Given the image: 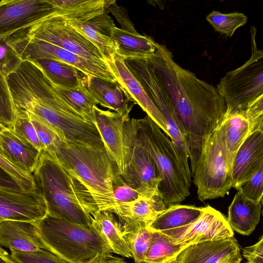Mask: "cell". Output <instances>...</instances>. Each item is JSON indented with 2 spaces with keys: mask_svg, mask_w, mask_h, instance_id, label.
Returning <instances> with one entry per match:
<instances>
[{
  "mask_svg": "<svg viewBox=\"0 0 263 263\" xmlns=\"http://www.w3.org/2000/svg\"><path fill=\"white\" fill-rule=\"evenodd\" d=\"M228 160L232 169L234 157L241 145L254 131L243 110L224 112L222 119Z\"/></svg>",
  "mask_w": 263,
  "mask_h": 263,
  "instance_id": "obj_26",
  "label": "cell"
},
{
  "mask_svg": "<svg viewBox=\"0 0 263 263\" xmlns=\"http://www.w3.org/2000/svg\"><path fill=\"white\" fill-rule=\"evenodd\" d=\"M138 137L158 170V192L166 205L184 200L190 195V181L169 137L147 115L138 119Z\"/></svg>",
  "mask_w": 263,
  "mask_h": 263,
  "instance_id": "obj_4",
  "label": "cell"
},
{
  "mask_svg": "<svg viewBox=\"0 0 263 263\" xmlns=\"http://www.w3.org/2000/svg\"><path fill=\"white\" fill-rule=\"evenodd\" d=\"M6 128L4 125H3L1 123H0V132H2L3 129Z\"/></svg>",
  "mask_w": 263,
  "mask_h": 263,
  "instance_id": "obj_48",
  "label": "cell"
},
{
  "mask_svg": "<svg viewBox=\"0 0 263 263\" xmlns=\"http://www.w3.org/2000/svg\"><path fill=\"white\" fill-rule=\"evenodd\" d=\"M263 166V132L250 135L237 152L232 166L233 187L250 179Z\"/></svg>",
  "mask_w": 263,
  "mask_h": 263,
  "instance_id": "obj_18",
  "label": "cell"
},
{
  "mask_svg": "<svg viewBox=\"0 0 263 263\" xmlns=\"http://www.w3.org/2000/svg\"><path fill=\"white\" fill-rule=\"evenodd\" d=\"M112 38L117 54L125 59H145L155 53L158 43L152 37L115 27Z\"/></svg>",
  "mask_w": 263,
  "mask_h": 263,
  "instance_id": "obj_25",
  "label": "cell"
},
{
  "mask_svg": "<svg viewBox=\"0 0 263 263\" xmlns=\"http://www.w3.org/2000/svg\"><path fill=\"white\" fill-rule=\"evenodd\" d=\"M23 61L51 59L70 65L86 77L92 76L112 82H117L109 66L102 65L49 42L22 35L14 34L6 41Z\"/></svg>",
  "mask_w": 263,
  "mask_h": 263,
  "instance_id": "obj_10",
  "label": "cell"
},
{
  "mask_svg": "<svg viewBox=\"0 0 263 263\" xmlns=\"http://www.w3.org/2000/svg\"><path fill=\"white\" fill-rule=\"evenodd\" d=\"M165 263H176V259H173V260H172L169 261H168V262H165Z\"/></svg>",
  "mask_w": 263,
  "mask_h": 263,
  "instance_id": "obj_49",
  "label": "cell"
},
{
  "mask_svg": "<svg viewBox=\"0 0 263 263\" xmlns=\"http://www.w3.org/2000/svg\"><path fill=\"white\" fill-rule=\"evenodd\" d=\"M151 231L149 247L143 263H165L175 259L190 245L175 243L162 232Z\"/></svg>",
  "mask_w": 263,
  "mask_h": 263,
  "instance_id": "obj_30",
  "label": "cell"
},
{
  "mask_svg": "<svg viewBox=\"0 0 263 263\" xmlns=\"http://www.w3.org/2000/svg\"><path fill=\"white\" fill-rule=\"evenodd\" d=\"M256 32L255 27H252L250 59L240 67L227 72L217 85L226 103V112L244 110L263 95V51L257 48Z\"/></svg>",
  "mask_w": 263,
  "mask_h": 263,
  "instance_id": "obj_7",
  "label": "cell"
},
{
  "mask_svg": "<svg viewBox=\"0 0 263 263\" xmlns=\"http://www.w3.org/2000/svg\"><path fill=\"white\" fill-rule=\"evenodd\" d=\"M125 173L122 178L133 187L147 196L159 193L160 177L157 165L138 135V119L124 123Z\"/></svg>",
  "mask_w": 263,
  "mask_h": 263,
  "instance_id": "obj_9",
  "label": "cell"
},
{
  "mask_svg": "<svg viewBox=\"0 0 263 263\" xmlns=\"http://www.w3.org/2000/svg\"><path fill=\"white\" fill-rule=\"evenodd\" d=\"M112 1L52 0L55 14L68 21L86 22L107 9Z\"/></svg>",
  "mask_w": 263,
  "mask_h": 263,
  "instance_id": "obj_28",
  "label": "cell"
},
{
  "mask_svg": "<svg viewBox=\"0 0 263 263\" xmlns=\"http://www.w3.org/2000/svg\"><path fill=\"white\" fill-rule=\"evenodd\" d=\"M16 33L49 42L94 63L109 66L97 47L55 12Z\"/></svg>",
  "mask_w": 263,
  "mask_h": 263,
  "instance_id": "obj_8",
  "label": "cell"
},
{
  "mask_svg": "<svg viewBox=\"0 0 263 263\" xmlns=\"http://www.w3.org/2000/svg\"><path fill=\"white\" fill-rule=\"evenodd\" d=\"M112 187L116 205L134 201L142 196H152L145 195L127 183L117 170H115L114 174Z\"/></svg>",
  "mask_w": 263,
  "mask_h": 263,
  "instance_id": "obj_37",
  "label": "cell"
},
{
  "mask_svg": "<svg viewBox=\"0 0 263 263\" xmlns=\"http://www.w3.org/2000/svg\"><path fill=\"white\" fill-rule=\"evenodd\" d=\"M56 11L52 0L1 1L0 42Z\"/></svg>",
  "mask_w": 263,
  "mask_h": 263,
  "instance_id": "obj_11",
  "label": "cell"
},
{
  "mask_svg": "<svg viewBox=\"0 0 263 263\" xmlns=\"http://www.w3.org/2000/svg\"><path fill=\"white\" fill-rule=\"evenodd\" d=\"M34 222L45 250L69 263H87L100 254L113 253L92 228L48 214Z\"/></svg>",
  "mask_w": 263,
  "mask_h": 263,
  "instance_id": "obj_5",
  "label": "cell"
},
{
  "mask_svg": "<svg viewBox=\"0 0 263 263\" xmlns=\"http://www.w3.org/2000/svg\"><path fill=\"white\" fill-rule=\"evenodd\" d=\"M206 20L215 31L231 37L237 29L247 23L248 17L241 12L223 13L214 10L206 15Z\"/></svg>",
  "mask_w": 263,
  "mask_h": 263,
  "instance_id": "obj_32",
  "label": "cell"
},
{
  "mask_svg": "<svg viewBox=\"0 0 263 263\" xmlns=\"http://www.w3.org/2000/svg\"><path fill=\"white\" fill-rule=\"evenodd\" d=\"M242 258L238 243L232 237L191 244L176 257V263H236Z\"/></svg>",
  "mask_w": 263,
  "mask_h": 263,
  "instance_id": "obj_14",
  "label": "cell"
},
{
  "mask_svg": "<svg viewBox=\"0 0 263 263\" xmlns=\"http://www.w3.org/2000/svg\"><path fill=\"white\" fill-rule=\"evenodd\" d=\"M204 207L175 204L159 215L148 226L151 231L162 232L187 226L202 214Z\"/></svg>",
  "mask_w": 263,
  "mask_h": 263,
  "instance_id": "obj_27",
  "label": "cell"
},
{
  "mask_svg": "<svg viewBox=\"0 0 263 263\" xmlns=\"http://www.w3.org/2000/svg\"><path fill=\"white\" fill-rule=\"evenodd\" d=\"M145 59L160 79L182 122L193 174L204 140L223 117L224 100L217 88L178 65L165 46L158 43L154 54Z\"/></svg>",
  "mask_w": 263,
  "mask_h": 263,
  "instance_id": "obj_1",
  "label": "cell"
},
{
  "mask_svg": "<svg viewBox=\"0 0 263 263\" xmlns=\"http://www.w3.org/2000/svg\"><path fill=\"white\" fill-rule=\"evenodd\" d=\"M242 254L246 263H263V237L256 243L245 248Z\"/></svg>",
  "mask_w": 263,
  "mask_h": 263,
  "instance_id": "obj_44",
  "label": "cell"
},
{
  "mask_svg": "<svg viewBox=\"0 0 263 263\" xmlns=\"http://www.w3.org/2000/svg\"><path fill=\"white\" fill-rule=\"evenodd\" d=\"M192 175L201 201L223 197L233 187L222 120L204 140Z\"/></svg>",
  "mask_w": 263,
  "mask_h": 263,
  "instance_id": "obj_6",
  "label": "cell"
},
{
  "mask_svg": "<svg viewBox=\"0 0 263 263\" xmlns=\"http://www.w3.org/2000/svg\"><path fill=\"white\" fill-rule=\"evenodd\" d=\"M26 114L28 115L35 129L44 151L50 154L53 153L61 141L56 132L51 126L37 117L30 114Z\"/></svg>",
  "mask_w": 263,
  "mask_h": 263,
  "instance_id": "obj_36",
  "label": "cell"
},
{
  "mask_svg": "<svg viewBox=\"0 0 263 263\" xmlns=\"http://www.w3.org/2000/svg\"><path fill=\"white\" fill-rule=\"evenodd\" d=\"M0 187L15 190H22L18 184L1 167Z\"/></svg>",
  "mask_w": 263,
  "mask_h": 263,
  "instance_id": "obj_45",
  "label": "cell"
},
{
  "mask_svg": "<svg viewBox=\"0 0 263 263\" xmlns=\"http://www.w3.org/2000/svg\"><path fill=\"white\" fill-rule=\"evenodd\" d=\"M0 246L10 251L45 250L35 222L18 220L0 221Z\"/></svg>",
  "mask_w": 263,
  "mask_h": 263,
  "instance_id": "obj_19",
  "label": "cell"
},
{
  "mask_svg": "<svg viewBox=\"0 0 263 263\" xmlns=\"http://www.w3.org/2000/svg\"><path fill=\"white\" fill-rule=\"evenodd\" d=\"M32 176L46 201L47 214L92 229V215L97 212L92 198L54 156L42 151Z\"/></svg>",
  "mask_w": 263,
  "mask_h": 263,
  "instance_id": "obj_2",
  "label": "cell"
},
{
  "mask_svg": "<svg viewBox=\"0 0 263 263\" xmlns=\"http://www.w3.org/2000/svg\"><path fill=\"white\" fill-rule=\"evenodd\" d=\"M87 263H126L123 259L114 256L111 253H103L100 254Z\"/></svg>",
  "mask_w": 263,
  "mask_h": 263,
  "instance_id": "obj_46",
  "label": "cell"
},
{
  "mask_svg": "<svg viewBox=\"0 0 263 263\" xmlns=\"http://www.w3.org/2000/svg\"><path fill=\"white\" fill-rule=\"evenodd\" d=\"M251 122L254 132H263V95L242 110Z\"/></svg>",
  "mask_w": 263,
  "mask_h": 263,
  "instance_id": "obj_42",
  "label": "cell"
},
{
  "mask_svg": "<svg viewBox=\"0 0 263 263\" xmlns=\"http://www.w3.org/2000/svg\"><path fill=\"white\" fill-rule=\"evenodd\" d=\"M160 232L168 236L174 243L185 245L234 236L226 218L209 205L204 207L202 214L193 223Z\"/></svg>",
  "mask_w": 263,
  "mask_h": 263,
  "instance_id": "obj_12",
  "label": "cell"
},
{
  "mask_svg": "<svg viewBox=\"0 0 263 263\" xmlns=\"http://www.w3.org/2000/svg\"><path fill=\"white\" fill-rule=\"evenodd\" d=\"M114 15L121 26V29L132 32H137L134 24L129 20L126 11L122 7L118 6L115 1H112L107 8Z\"/></svg>",
  "mask_w": 263,
  "mask_h": 263,
  "instance_id": "obj_43",
  "label": "cell"
},
{
  "mask_svg": "<svg viewBox=\"0 0 263 263\" xmlns=\"http://www.w3.org/2000/svg\"><path fill=\"white\" fill-rule=\"evenodd\" d=\"M55 87L61 97L79 117L94 124L93 107L98 104L84 83L74 88H65L57 85Z\"/></svg>",
  "mask_w": 263,
  "mask_h": 263,
  "instance_id": "obj_29",
  "label": "cell"
},
{
  "mask_svg": "<svg viewBox=\"0 0 263 263\" xmlns=\"http://www.w3.org/2000/svg\"><path fill=\"white\" fill-rule=\"evenodd\" d=\"M242 195L255 202H262L263 195V166L250 179L236 189Z\"/></svg>",
  "mask_w": 263,
  "mask_h": 263,
  "instance_id": "obj_39",
  "label": "cell"
},
{
  "mask_svg": "<svg viewBox=\"0 0 263 263\" xmlns=\"http://www.w3.org/2000/svg\"><path fill=\"white\" fill-rule=\"evenodd\" d=\"M166 208L159 193L142 196L136 200L117 204L108 212L116 215L123 226V232L147 226Z\"/></svg>",
  "mask_w": 263,
  "mask_h": 263,
  "instance_id": "obj_16",
  "label": "cell"
},
{
  "mask_svg": "<svg viewBox=\"0 0 263 263\" xmlns=\"http://www.w3.org/2000/svg\"><path fill=\"white\" fill-rule=\"evenodd\" d=\"M10 255L17 263H69L44 249L30 252L11 251Z\"/></svg>",
  "mask_w": 263,
  "mask_h": 263,
  "instance_id": "obj_38",
  "label": "cell"
},
{
  "mask_svg": "<svg viewBox=\"0 0 263 263\" xmlns=\"http://www.w3.org/2000/svg\"><path fill=\"white\" fill-rule=\"evenodd\" d=\"M84 84L98 104L114 110L124 122L130 119L129 112L134 104L128 105L130 101L117 82L88 76L86 77Z\"/></svg>",
  "mask_w": 263,
  "mask_h": 263,
  "instance_id": "obj_22",
  "label": "cell"
},
{
  "mask_svg": "<svg viewBox=\"0 0 263 263\" xmlns=\"http://www.w3.org/2000/svg\"><path fill=\"white\" fill-rule=\"evenodd\" d=\"M95 122L103 144L118 173H125L124 156V123L121 115L109 110H104L97 106L93 107Z\"/></svg>",
  "mask_w": 263,
  "mask_h": 263,
  "instance_id": "obj_15",
  "label": "cell"
},
{
  "mask_svg": "<svg viewBox=\"0 0 263 263\" xmlns=\"http://www.w3.org/2000/svg\"><path fill=\"white\" fill-rule=\"evenodd\" d=\"M261 206L262 202L249 199L238 191L228 209L227 220L231 229L242 235H250L260 220Z\"/></svg>",
  "mask_w": 263,
  "mask_h": 263,
  "instance_id": "obj_23",
  "label": "cell"
},
{
  "mask_svg": "<svg viewBox=\"0 0 263 263\" xmlns=\"http://www.w3.org/2000/svg\"><path fill=\"white\" fill-rule=\"evenodd\" d=\"M0 263H17L5 250L0 246Z\"/></svg>",
  "mask_w": 263,
  "mask_h": 263,
  "instance_id": "obj_47",
  "label": "cell"
},
{
  "mask_svg": "<svg viewBox=\"0 0 263 263\" xmlns=\"http://www.w3.org/2000/svg\"><path fill=\"white\" fill-rule=\"evenodd\" d=\"M15 117V108L7 77L0 71V123L11 129Z\"/></svg>",
  "mask_w": 263,
  "mask_h": 263,
  "instance_id": "obj_34",
  "label": "cell"
},
{
  "mask_svg": "<svg viewBox=\"0 0 263 263\" xmlns=\"http://www.w3.org/2000/svg\"><path fill=\"white\" fill-rule=\"evenodd\" d=\"M135 263L145 261L151 238V231L147 227L123 232Z\"/></svg>",
  "mask_w": 263,
  "mask_h": 263,
  "instance_id": "obj_33",
  "label": "cell"
},
{
  "mask_svg": "<svg viewBox=\"0 0 263 263\" xmlns=\"http://www.w3.org/2000/svg\"><path fill=\"white\" fill-rule=\"evenodd\" d=\"M41 152L20 138L12 129L0 132V154L25 173L32 175Z\"/></svg>",
  "mask_w": 263,
  "mask_h": 263,
  "instance_id": "obj_21",
  "label": "cell"
},
{
  "mask_svg": "<svg viewBox=\"0 0 263 263\" xmlns=\"http://www.w3.org/2000/svg\"><path fill=\"white\" fill-rule=\"evenodd\" d=\"M23 61L6 42H0V71L7 77L14 72Z\"/></svg>",
  "mask_w": 263,
  "mask_h": 263,
  "instance_id": "obj_41",
  "label": "cell"
},
{
  "mask_svg": "<svg viewBox=\"0 0 263 263\" xmlns=\"http://www.w3.org/2000/svg\"><path fill=\"white\" fill-rule=\"evenodd\" d=\"M34 61L43 68L50 80L57 86L74 88L85 82L80 74L81 71L67 63L51 59Z\"/></svg>",
  "mask_w": 263,
  "mask_h": 263,
  "instance_id": "obj_31",
  "label": "cell"
},
{
  "mask_svg": "<svg viewBox=\"0 0 263 263\" xmlns=\"http://www.w3.org/2000/svg\"><path fill=\"white\" fill-rule=\"evenodd\" d=\"M11 129L20 138L32 145L39 151H44L35 129L27 114L16 113Z\"/></svg>",
  "mask_w": 263,
  "mask_h": 263,
  "instance_id": "obj_35",
  "label": "cell"
},
{
  "mask_svg": "<svg viewBox=\"0 0 263 263\" xmlns=\"http://www.w3.org/2000/svg\"><path fill=\"white\" fill-rule=\"evenodd\" d=\"M67 22L97 47L108 63L117 54L112 38L116 25L106 10L84 22Z\"/></svg>",
  "mask_w": 263,
  "mask_h": 263,
  "instance_id": "obj_20",
  "label": "cell"
},
{
  "mask_svg": "<svg viewBox=\"0 0 263 263\" xmlns=\"http://www.w3.org/2000/svg\"><path fill=\"white\" fill-rule=\"evenodd\" d=\"M117 83L123 89L127 99L138 104L147 115L169 137L165 120L142 85L126 67L123 58L117 54L109 62Z\"/></svg>",
  "mask_w": 263,
  "mask_h": 263,
  "instance_id": "obj_17",
  "label": "cell"
},
{
  "mask_svg": "<svg viewBox=\"0 0 263 263\" xmlns=\"http://www.w3.org/2000/svg\"><path fill=\"white\" fill-rule=\"evenodd\" d=\"M0 167L18 184L22 191L29 192L36 189L32 175L13 165L1 154Z\"/></svg>",
  "mask_w": 263,
  "mask_h": 263,
  "instance_id": "obj_40",
  "label": "cell"
},
{
  "mask_svg": "<svg viewBox=\"0 0 263 263\" xmlns=\"http://www.w3.org/2000/svg\"><path fill=\"white\" fill-rule=\"evenodd\" d=\"M50 154L83 185L98 211L116 206L112 182L117 168L103 143L60 141Z\"/></svg>",
  "mask_w": 263,
  "mask_h": 263,
  "instance_id": "obj_3",
  "label": "cell"
},
{
  "mask_svg": "<svg viewBox=\"0 0 263 263\" xmlns=\"http://www.w3.org/2000/svg\"><path fill=\"white\" fill-rule=\"evenodd\" d=\"M236 263H240V262H236Z\"/></svg>",
  "mask_w": 263,
  "mask_h": 263,
  "instance_id": "obj_50",
  "label": "cell"
},
{
  "mask_svg": "<svg viewBox=\"0 0 263 263\" xmlns=\"http://www.w3.org/2000/svg\"><path fill=\"white\" fill-rule=\"evenodd\" d=\"M47 214L46 201L36 188L25 192L0 187V221L35 222Z\"/></svg>",
  "mask_w": 263,
  "mask_h": 263,
  "instance_id": "obj_13",
  "label": "cell"
},
{
  "mask_svg": "<svg viewBox=\"0 0 263 263\" xmlns=\"http://www.w3.org/2000/svg\"><path fill=\"white\" fill-rule=\"evenodd\" d=\"M92 217V228L109 246L113 253L132 257L130 250L123 236L122 224L115 214L107 211H98Z\"/></svg>",
  "mask_w": 263,
  "mask_h": 263,
  "instance_id": "obj_24",
  "label": "cell"
}]
</instances>
